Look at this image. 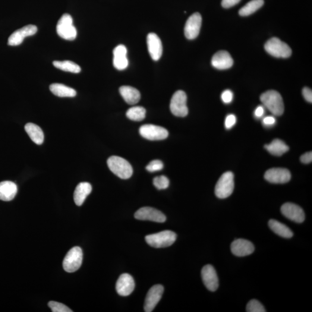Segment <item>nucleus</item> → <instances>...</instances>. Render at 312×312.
Returning <instances> with one entry per match:
<instances>
[{
  "instance_id": "f257e3e1",
  "label": "nucleus",
  "mask_w": 312,
  "mask_h": 312,
  "mask_svg": "<svg viewBox=\"0 0 312 312\" xmlns=\"http://www.w3.org/2000/svg\"><path fill=\"white\" fill-rule=\"evenodd\" d=\"M261 102L275 116H281L285 111L284 103L280 94L275 90H269L261 94Z\"/></svg>"
},
{
  "instance_id": "f03ea898",
  "label": "nucleus",
  "mask_w": 312,
  "mask_h": 312,
  "mask_svg": "<svg viewBox=\"0 0 312 312\" xmlns=\"http://www.w3.org/2000/svg\"><path fill=\"white\" fill-rule=\"evenodd\" d=\"M107 165L111 171L119 178L127 179L133 173V169L130 163L122 157L113 156L107 160Z\"/></svg>"
},
{
  "instance_id": "7ed1b4c3",
  "label": "nucleus",
  "mask_w": 312,
  "mask_h": 312,
  "mask_svg": "<svg viewBox=\"0 0 312 312\" xmlns=\"http://www.w3.org/2000/svg\"><path fill=\"white\" fill-rule=\"evenodd\" d=\"M176 234L169 230L161 231L156 234L147 235L146 240L147 244L153 248H162L171 246L176 241Z\"/></svg>"
},
{
  "instance_id": "20e7f679",
  "label": "nucleus",
  "mask_w": 312,
  "mask_h": 312,
  "mask_svg": "<svg viewBox=\"0 0 312 312\" xmlns=\"http://www.w3.org/2000/svg\"><path fill=\"white\" fill-rule=\"evenodd\" d=\"M56 30L59 36L65 40H74L77 36V30L74 26L73 20L68 14L63 15L60 19L57 24Z\"/></svg>"
},
{
  "instance_id": "39448f33",
  "label": "nucleus",
  "mask_w": 312,
  "mask_h": 312,
  "mask_svg": "<svg viewBox=\"0 0 312 312\" xmlns=\"http://www.w3.org/2000/svg\"><path fill=\"white\" fill-rule=\"evenodd\" d=\"M234 189V175L231 172H227L217 181L215 193L217 198L225 199L233 193Z\"/></svg>"
},
{
  "instance_id": "423d86ee",
  "label": "nucleus",
  "mask_w": 312,
  "mask_h": 312,
  "mask_svg": "<svg viewBox=\"0 0 312 312\" xmlns=\"http://www.w3.org/2000/svg\"><path fill=\"white\" fill-rule=\"evenodd\" d=\"M264 48L269 54L277 58H288L292 53L291 47L288 44L275 37L268 41Z\"/></svg>"
},
{
  "instance_id": "0eeeda50",
  "label": "nucleus",
  "mask_w": 312,
  "mask_h": 312,
  "mask_svg": "<svg viewBox=\"0 0 312 312\" xmlns=\"http://www.w3.org/2000/svg\"><path fill=\"white\" fill-rule=\"evenodd\" d=\"M83 260V252L81 248L75 247L72 248L68 252L63 260V269L66 272L69 273L74 272L82 266Z\"/></svg>"
},
{
  "instance_id": "6e6552de",
  "label": "nucleus",
  "mask_w": 312,
  "mask_h": 312,
  "mask_svg": "<svg viewBox=\"0 0 312 312\" xmlns=\"http://www.w3.org/2000/svg\"><path fill=\"white\" fill-rule=\"evenodd\" d=\"M170 110L177 117L184 118L187 115V96L184 91L178 90L173 94L170 103Z\"/></svg>"
},
{
  "instance_id": "1a4fd4ad",
  "label": "nucleus",
  "mask_w": 312,
  "mask_h": 312,
  "mask_svg": "<svg viewBox=\"0 0 312 312\" xmlns=\"http://www.w3.org/2000/svg\"><path fill=\"white\" fill-rule=\"evenodd\" d=\"M139 131L142 137L150 141L163 140L168 136L166 129L153 125H142Z\"/></svg>"
},
{
  "instance_id": "9d476101",
  "label": "nucleus",
  "mask_w": 312,
  "mask_h": 312,
  "mask_svg": "<svg viewBox=\"0 0 312 312\" xmlns=\"http://www.w3.org/2000/svg\"><path fill=\"white\" fill-rule=\"evenodd\" d=\"M135 218L140 220H149L157 223L166 221V216L161 211L151 207L140 208L135 212Z\"/></svg>"
},
{
  "instance_id": "9b49d317",
  "label": "nucleus",
  "mask_w": 312,
  "mask_h": 312,
  "mask_svg": "<svg viewBox=\"0 0 312 312\" xmlns=\"http://www.w3.org/2000/svg\"><path fill=\"white\" fill-rule=\"evenodd\" d=\"M291 173L288 169L282 168H271L265 173L264 178L271 184H284L291 181Z\"/></svg>"
},
{
  "instance_id": "f8f14e48",
  "label": "nucleus",
  "mask_w": 312,
  "mask_h": 312,
  "mask_svg": "<svg viewBox=\"0 0 312 312\" xmlns=\"http://www.w3.org/2000/svg\"><path fill=\"white\" fill-rule=\"evenodd\" d=\"M38 28L34 25L29 24L16 30L9 37L8 45L18 46L23 42L25 38L34 36L37 32Z\"/></svg>"
},
{
  "instance_id": "ddd939ff",
  "label": "nucleus",
  "mask_w": 312,
  "mask_h": 312,
  "mask_svg": "<svg viewBox=\"0 0 312 312\" xmlns=\"http://www.w3.org/2000/svg\"><path fill=\"white\" fill-rule=\"evenodd\" d=\"M282 215L292 221L301 223L305 219L304 211L297 205L288 203L283 204L281 207Z\"/></svg>"
},
{
  "instance_id": "4468645a",
  "label": "nucleus",
  "mask_w": 312,
  "mask_h": 312,
  "mask_svg": "<svg viewBox=\"0 0 312 312\" xmlns=\"http://www.w3.org/2000/svg\"><path fill=\"white\" fill-rule=\"evenodd\" d=\"M202 24L201 15L196 12L188 18L185 27V35L188 40L196 39Z\"/></svg>"
},
{
  "instance_id": "2eb2a0df",
  "label": "nucleus",
  "mask_w": 312,
  "mask_h": 312,
  "mask_svg": "<svg viewBox=\"0 0 312 312\" xmlns=\"http://www.w3.org/2000/svg\"><path fill=\"white\" fill-rule=\"evenodd\" d=\"M203 281L210 291H215L219 288V279L216 271L211 265H207L201 270Z\"/></svg>"
},
{
  "instance_id": "dca6fc26",
  "label": "nucleus",
  "mask_w": 312,
  "mask_h": 312,
  "mask_svg": "<svg viewBox=\"0 0 312 312\" xmlns=\"http://www.w3.org/2000/svg\"><path fill=\"white\" fill-rule=\"evenodd\" d=\"M163 292L164 288L162 285H154L147 292L145 301V312H151L153 311L162 298Z\"/></svg>"
},
{
  "instance_id": "f3484780",
  "label": "nucleus",
  "mask_w": 312,
  "mask_h": 312,
  "mask_svg": "<svg viewBox=\"0 0 312 312\" xmlns=\"http://www.w3.org/2000/svg\"><path fill=\"white\" fill-rule=\"evenodd\" d=\"M231 250L236 256L244 257L253 253L254 247L250 241L244 239H238L232 243Z\"/></svg>"
},
{
  "instance_id": "a211bd4d",
  "label": "nucleus",
  "mask_w": 312,
  "mask_h": 312,
  "mask_svg": "<svg viewBox=\"0 0 312 312\" xmlns=\"http://www.w3.org/2000/svg\"><path fill=\"white\" fill-rule=\"evenodd\" d=\"M135 288V282L133 277L128 273L122 274L116 282V291L120 295L128 296L130 295Z\"/></svg>"
},
{
  "instance_id": "6ab92c4d",
  "label": "nucleus",
  "mask_w": 312,
  "mask_h": 312,
  "mask_svg": "<svg viewBox=\"0 0 312 312\" xmlns=\"http://www.w3.org/2000/svg\"><path fill=\"white\" fill-rule=\"evenodd\" d=\"M147 45L151 58L154 61H159L162 56L163 46L160 38L157 34L149 33L147 37Z\"/></svg>"
},
{
  "instance_id": "aec40b11",
  "label": "nucleus",
  "mask_w": 312,
  "mask_h": 312,
  "mask_svg": "<svg viewBox=\"0 0 312 312\" xmlns=\"http://www.w3.org/2000/svg\"><path fill=\"white\" fill-rule=\"evenodd\" d=\"M113 64L118 70H124L128 65L127 50L124 45H119L113 50Z\"/></svg>"
},
{
  "instance_id": "412c9836",
  "label": "nucleus",
  "mask_w": 312,
  "mask_h": 312,
  "mask_svg": "<svg viewBox=\"0 0 312 312\" xmlns=\"http://www.w3.org/2000/svg\"><path fill=\"white\" fill-rule=\"evenodd\" d=\"M234 63L231 55L225 50H221L215 53L212 59V65L218 69H226L231 68Z\"/></svg>"
},
{
  "instance_id": "4be33fe9",
  "label": "nucleus",
  "mask_w": 312,
  "mask_h": 312,
  "mask_svg": "<svg viewBox=\"0 0 312 312\" xmlns=\"http://www.w3.org/2000/svg\"><path fill=\"white\" fill-rule=\"evenodd\" d=\"M18 192L17 185L11 181L0 183V200L10 201L14 199Z\"/></svg>"
},
{
  "instance_id": "5701e85b",
  "label": "nucleus",
  "mask_w": 312,
  "mask_h": 312,
  "mask_svg": "<svg viewBox=\"0 0 312 312\" xmlns=\"http://www.w3.org/2000/svg\"><path fill=\"white\" fill-rule=\"evenodd\" d=\"M91 191H92V187L89 183H80L74 191V200L75 204L78 206H81L88 195L91 193Z\"/></svg>"
},
{
  "instance_id": "b1692460",
  "label": "nucleus",
  "mask_w": 312,
  "mask_h": 312,
  "mask_svg": "<svg viewBox=\"0 0 312 312\" xmlns=\"http://www.w3.org/2000/svg\"><path fill=\"white\" fill-rule=\"evenodd\" d=\"M119 92L125 102L130 105L137 104L141 99V94L135 88L129 86L120 87Z\"/></svg>"
},
{
  "instance_id": "393cba45",
  "label": "nucleus",
  "mask_w": 312,
  "mask_h": 312,
  "mask_svg": "<svg viewBox=\"0 0 312 312\" xmlns=\"http://www.w3.org/2000/svg\"><path fill=\"white\" fill-rule=\"evenodd\" d=\"M25 131H26L28 136L35 144L37 145H42L44 141V134L39 125L32 123H28L24 127Z\"/></svg>"
},
{
  "instance_id": "a878e982",
  "label": "nucleus",
  "mask_w": 312,
  "mask_h": 312,
  "mask_svg": "<svg viewBox=\"0 0 312 312\" xmlns=\"http://www.w3.org/2000/svg\"><path fill=\"white\" fill-rule=\"evenodd\" d=\"M264 147L268 152L275 156H281L289 150V147L284 142L279 139H275L270 144L266 145Z\"/></svg>"
},
{
  "instance_id": "bb28decb",
  "label": "nucleus",
  "mask_w": 312,
  "mask_h": 312,
  "mask_svg": "<svg viewBox=\"0 0 312 312\" xmlns=\"http://www.w3.org/2000/svg\"><path fill=\"white\" fill-rule=\"evenodd\" d=\"M270 228L276 234L285 238H291L293 236V232L288 226L277 220L271 219L269 223Z\"/></svg>"
},
{
  "instance_id": "cd10ccee",
  "label": "nucleus",
  "mask_w": 312,
  "mask_h": 312,
  "mask_svg": "<svg viewBox=\"0 0 312 312\" xmlns=\"http://www.w3.org/2000/svg\"><path fill=\"white\" fill-rule=\"evenodd\" d=\"M49 89L53 94L59 97H74L77 95L76 90L61 83H53Z\"/></svg>"
},
{
  "instance_id": "c85d7f7f",
  "label": "nucleus",
  "mask_w": 312,
  "mask_h": 312,
  "mask_svg": "<svg viewBox=\"0 0 312 312\" xmlns=\"http://www.w3.org/2000/svg\"><path fill=\"white\" fill-rule=\"evenodd\" d=\"M53 64L56 68L63 71L78 74L81 71L80 66L71 61H55L53 62Z\"/></svg>"
},
{
  "instance_id": "c756f323",
  "label": "nucleus",
  "mask_w": 312,
  "mask_h": 312,
  "mask_svg": "<svg viewBox=\"0 0 312 312\" xmlns=\"http://www.w3.org/2000/svg\"><path fill=\"white\" fill-rule=\"evenodd\" d=\"M264 4V0H251L239 10V14L242 17H247L254 13L262 7Z\"/></svg>"
},
{
  "instance_id": "7c9ffc66",
  "label": "nucleus",
  "mask_w": 312,
  "mask_h": 312,
  "mask_svg": "<svg viewBox=\"0 0 312 312\" xmlns=\"http://www.w3.org/2000/svg\"><path fill=\"white\" fill-rule=\"evenodd\" d=\"M146 109L143 106H133L128 109L126 116L131 121L140 122L146 118Z\"/></svg>"
},
{
  "instance_id": "2f4dec72",
  "label": "nucleus",
  "mask_w": 312,
  "mask_h": 312,
  "mask_svg": "<svg viewBox=\"0 0 312 312\" xmlns=\"http://www.w3.org/2000/svg\"><path fill=\"white\" fill-rule=\"evenodd\" d=\"M153 185L158 190H164L168 187L169 181L166 176H157L153 179Z\"/></svg>"
},
{
  "instance_id": "473e14b6",
  "label": "nucleus",
  "mask_w": 312,
  "mask_h": 312,
  "mask_svg": "<svg viewBox=\"0 0 312 312\" xmlns=\"http://www.w3.org/2000/svg\"><path fill=\"white\" fill-rule=\"evenodd\" d=\"M247 312H266V309L259 301L256 299H252L249 302L247 306Z\"/></svg>"
},
{
  "instance_id": "72a5a7b5",
  "label": "nucleus",
  "mask_w": 312,
  "mask_h": 312,
  "mask_svg": "<svg viewBox=\"0 0 312 312\" xmlns=\"http://www.w3.org/2000/svg\"><path fill=\"white\" fill-rule=\"evenodd\" d=\"M49 307L51 309L53 312H72L71 310L67 306L55 301H50L48 304Z\"/></svg>"
},
{
  "instance_id": "f704fd0d",
  "label": "nucleus",
  "mask_w": 312,
  "mask_h": 312,
  "mask_svg": "<svg viewBox=\"0 0 312 312\" xmlns=\"http://www.w3.org/2000/svg\"><path fill=\"white\" fill-rule=\"evenodd\" d=\"M164 165L162 161L159 160H153L149 163L146 169L147 171L154 172L161 171L163 168Z\"/></svg>"
},
{
  "instance_id": "c9c22d12",
  "label": "nucleus",
  "mask_w": 312,
  "mask_h": 312,
  "mask_svg": "<svg viewBox=\"0 0 312 312\" xmlns=\"http://www.w3.org/2000/svg\"><path fill=\"white\" fill-rule=\"evenodd\" d=\"M221 98L224 103L229 104L232 102L233 93L231 90H226L222 93Z\"/></svg>"
},
{
  "instance_id": "e433bc0d",
  "label": "nucleus",
  "mask_w": 312,
  "mask_h": 312,
  "mask_svg": "<svg viewBox=\"0 0 312 312\" xmlns=\"http://www.w3.org/2000/svg\"><path fill=\"white\" fill-rule=\"evenodd\" d=\"M236 122V118L234 115L230 114L227 116L225 120V126L227 129L231 128Z\"/></svg>"
},
{
  "instance_id": "4c0bfd02",
  "label": "nucleus",
  "mask_w": 312,
  "mask_h": 312,
  "mask_svg": "<svg viewBox=\"0 0 312 312\" xmlns=\"http://www.w3.org/2000/svg\"><path fill=\"white\" fill-rule=\"evenodd\" d=\"M275 123L276 119L272 116H267L263 119V124L266 127H270V126L275 125Z\"/></svg>"
},
{
  "instance_id": "58836bf2",
  "label": "nucleus",
  "mask_w": 312,
  "mask_h": 312,
  "mask_svg": "<svg viewBox=\"0 0 312 312\" xmlns=\"http://www.w3.org/2000/svg\"><path fill=\"white\" fill-rule=\"evenodd\" d=\"M302 94L304 99L309 103H312V91L310 88L304 87L302 90Z\"/></svg>"
},
{
  "instance_id": "ea45409f",
  "label": "nucleus",
  "mask_w": 312,
  "mask_h": 312,
  "mask_svg": "<svg viewBox=\"0 0 312 312\" xmlns=\"http://www.w3.org/2000/svg\"><path fill=\"white\" fill-rule=\"evenodd\" d=\"M241 0H222V5L225 8H229L237 4Z\"/></svg>"
},
{
  "instance_id": "a19ab883",
  "label": "nucleus",
  "mask_w": 312,
  "mask_h": 312,
  "mask_svg": "<svg viewBox=\"0 0 312 312\" xmlns=\"http://www.w3.org/2000/svg\"><path fill=\"white\" fill-rule=\"evenodd\" d=\"M301 162L304 164H310L312 161V153L309 152L302 155L300 158Z\"/></svg>"
},
{
  "instance_id": "79ce46f5",
  "label": "nucleus",
  "mask_w": 312,
  "mask_h": 312,
  "mask_svg": "<svg viewBox=\"0 0 312 312\" xmlns=\"http://www.w3.org/2000/svg\"><path fill=\"white\" fill-rule=\"evenodd\" d=\"M264 108L263 106H258L257 108L255 110L254 116L257 118H260L264 114Z\"/></svg>"
}]
</instances>
